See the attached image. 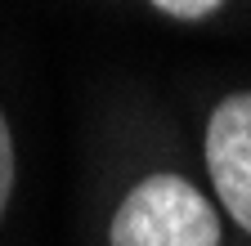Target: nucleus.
<instances>
[{"label": "nucleus", "mask_w": 251, "mask_h": 246, "mask_svg": "<svg viewBox=\"0 0 251 246\" xmlns=\"http://www.w3.org/2000/svg\"><path fill=\"white\" fill-rule=\"evenodd\" d=\"M112 246H220V220L188 179L148 175L117 206Z\"/></svg>", "instance_id": "f257e3e1"}, {"label": "nucleus", "mask_w": 251, "mask_h": 246, "mask_svg": "<svg viewBox=\"0 0 251 246\" xmlns=\"http://www.w3.org/2000/svg\"><path fill=\"white\" fill-rule=\"evenodd\" d=\"M206 166L225 210L251 233V94H229L211 112Z\"/></svg>", "instance_id": "f03ea898"}, {"label": "nucleus", "mask_w": 251, "mask_h": 246, "mask_svg": "<svg viewBox=\"0 0 251 246\" xmlns=\"http://www.w3.org/2000/svg\"><path fill=\"white\" fill-rule=\"evenodd\" d=\"M9 188H14V139H9L5 116H0V210L9 201Z\"/></svg>", "instance_id": "7ed1b4c3"}, {"label": "nucleus", "mask_w": 251, "mask_h": 246, "mask_svg": "<svg viewBox=\"0 0 251 246\" xmlns=\"http://www.w3.org/2000/svg\"><path fill=\"white\" fill-rule=\"evenodd\" d=\"M162 14H175V18H206L211 9H220L225 0H152Z\"/></svg>", "instance_id": "20e7f679"}]
</instances>
